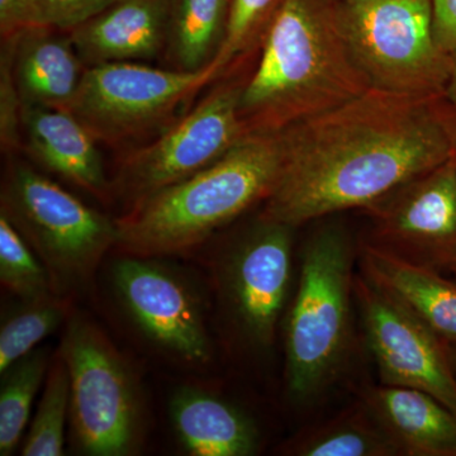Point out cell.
<instances>
[{"label": "cell", "mask_w": 456, "mask_h": 456, "mask_svg": "<svg viewBox=\"0 0 456 456\" xmlns=\"http://www.w3.org/2000/svg\"><path fill=\"white\" fill-rule=\"evenodd\" d=\"M278 136L281 169L261 217L297 228L365 208L448 161L456 110L446 95L369 88Z\"/></svg>", "instance_id": "1"}, {"label": "cell", "mask_w": 456, "mask_h": 456, "mask_svg": "<svg viewBox=\"0 0 456 456\" xmlns=\"http://www.w3.org/2000/svg\"><path fill=\"white\" fill-rule=\"evenodd\" d=\"M368 89L345 37L338 0H284L245 82L240 113L248 134H278Z\"/></svg>", "instance_id": "2"}, {"label": "cell", "mask_w": 456, "mask_h": 456, "mask_svg": "<svg viewBox=\"0 0 456 456\" xmlns=\"http://www.w3.org/2000/svg\"><path fill=\"white\" fill-rule=\"evenodd\" d=\"M278 134H250L206 169L132 204L116 220L117 246L156 257L202 244L272 193L281 169Z\"/></svg>", "instance_id": "3"}, {"label": "cell", "mask_w": 456, "mask_h": 456, "mask_svg": "<svg viewBox=\"0 0 456 456\" xmlns=\"http://www.w3.org/2000/svg\"><path fill=\"white\" fill-rule=\"evenodd\" d=\"M356 260L358 248L340 224L317 228L303 248L284 338L285 383L296 403L320 397L349 358Z\"/></svg>", "instance_id": "4"}, {"label": "cell", "mask_w": 456, "mask_h": 456, "mask_svg": "<svg viewBox=\"0 0 456 456\" xmlns=\"http://www.w3.org/2000/svg\"><path fill=\"white\" fill-rule=\"evenodd\" d=\"M0 213L42 261L57 296L86 288L104 255L117 246L116 221L26 165L9 170Z\"/></svg>", "instance_id": "5"}, {"label": "cell", "mask_w": 456, "mask_h": 456, "mask_svg": "<svg viewBox=\"0 0 456 456\" xmlns=\"http://www.w3.org/2000/svg\"><path fill=\"white\" fill-rule=\"evenodd\" d=\"M338 11L369 88L446 95L455 65L435 40L431 0H338Z\"/></svg>", "instance_id": "6"}, {"label": "cell", "mask_w": 456, "mask_h": 456, "mask_svg": "<svg viewBox=\"0 0 456 456\" xmlns=\"http://www.w3.org/2000/svg\"><path fill=\"white\" fill-rule=\"evenodd\" d=\"M61 354L70 377V413L80 450L126 456L139 448L141 402L127 362L97 325L71 314Z\"/></svg>", "instance_id": "7"}, {"label": "cell", "mask_w": 456, "mask_h": 456, "mask_svg": "<svg viewBox=\"0 0 456 456\" xmlns=\"http://www.w3.org/2000/svg\"><path fill=\"white\" fill-rule=\"evenodd\" d=\"M216 79L211 64L198 71L131 61L90 65L69 110L97 141L121 142L167 119L182 102Z\"/></svg>", "instance_id": "8"}, {"label": "cell", "mask_w": 456, "mask_h": 456, "mask_svg": "<svg viewBox=\"0 0 456 456\" xmlns=\"http://www.w3.org/2000/svg\"><path fill=\"white\" fill-rule=\"evenodd\" d=\"M244 86L221 84L154 142L126 156L114 188L132 206L220 160L250 134L240 113Z\"/></svg>", "instance_id": "9"}, {"label": "cell", "mask_w": 456, "mask_h": 456, "mask_svg": "<svg viewBox=\"0 0 456 456\" xmlns=\"http://www.w3.org/2000/svg\"><path fill=\"white\" fill-rule=\"evenodd\" d=\"M354 299L380 383L428 393L456 415V373L441 340L356 273Z\"/></svg>", "instance_id": "10"}, {"label": "cell", "mask_w": 456, "mask_h": 456, "mask_svg": "<svg viewBox=\"0 0 456 456\" xmlns=\"http://www.w3.org/2000/svg\"><path fill=\"white\" fill-rule=\"evenodd\" d=\"M362 211L369 220V236L362 241L444 272L456 250L454 155Z\"/></svg>", "instance_id": "11"}, {"label": "cell", "mask_w": 456, "mask_h": 456, "mask_svg": "<svg viewBox=\"0 0 456 456\" xmlns=\"http://www.w3.org/2000/svg\"><path fill=\"white\" fill-rule=\"evenodd\" d=\"M150 259L127 255L113 264L117 298L156 346L191 364H206L212 347L197 293L184 279Z\"/></svg>", "instance_id": "12"}, {"label": "cell", "mask_w": 456, "mask_h": 456, "mask_svg": "<svg viewBox=\"0 0 456 456\" xmlns=\"http://www.w3.org/2000/svg\"><path fill=\"white\" fill-rule=\"evenodd\" d=\"M260 217L227 257L224 294L246 338L259 346L273 344L292 281L293 231Z\"/></svg>", "instance_id": "13"}, {"label": "cell", "mask_w": 456, "mask_h": 456, "mask_svg": "<svg viewBox=\"0 0 456 456\" xmlns=\"http://www.w3.org/2000/svg\"><path fill=\"white\" fill-rule=\"evenodd\" d=\"M359 273L424 323L441 340L456 344V281L443 272L360 242Z\"/></svg>", "instance_id": "14"}, {"label": "cell", "mask_w": 456, "mask_h": 456, "mask_svg": "<svg viewBox=\"0 0 456 456\" xmlns=\"http://www.w3.org/2000/svg\"><path fill=\"white\" fill-rule=\"evenodd\" d=\"M174 0H119L70 31L86 66L150 60L169 40Z\"/></svg>", "instance_id": "15"}, {"label": "cell", "mask_w": 456, "mask_h": 456, "mask_svg": "<svg viewBox=\"0 0 456 456\" xmlns=\"http://www.w3.org/2000/svg\"><path fill=\"white\" fill-rule=\"evenodd\" d=\"M26 149L45 169L98 197L110 194L97 139L69 110L22 106Z\"/></svg>", "instance_id": "16"}, {"label": "cell", "mask_w": 456, "mask_h": 456, "mask_svg": "<svg viewBox=\"0 0 456 456\" xmlns=\"http://www.w3.org/2000/svg\"><path fill=\"white\" fill-rule=\"evenodd\" d=\"M50 27H29L8 38L12 68L22 106L70 110L86 65L70 33Z\"/></svg>", "instance_id": "17"}, {"label": "cell", "mask_w": 456, "mask_h": 456, "mask_svg": "<svg viewBox=\"0 0 456 456\" xmlns=\"http://www.w3.org/2000/svg\"><path fill=\"white\" fill-rule=\"evenodd\" d=\"M359 398L391 435L402 456H456V415L428 393L377 384Z\"/></svg>", "instance_id": "18"}, {"label": "cell", "mask_w": 456, "mask_h": 456, "mask_svg": "<svg viewBox=\"0 0 456 456\" xmlns=\"http://www.w3.org/2000/svg\"><path fill=\"white\" fill-rule=\"evenodd\" d=\"M171 424L194 456H248L259 446L253 419L224 399L202 389L183 387L170 399Z\"/></svg>", "instance_id": "19"}, {"label": "cell", "mask_w": 456, "mask_h": 456, "mask_svg": "<svg viewBox=\"0 0 456 456\" xmlns=\"http://www.w3.org/2000/svg\"><path fill=\"white\" fill-rule=\"evenodd\" d=\"M296 456H402L401 449L362 399L287 441Z\"/></svg>", "instance_id": "20"}, {"label": "cell", "mask_w": 456, "mask_h": 456, "mask_svg": "<svg viewBox=\"0 0 456 456\" xmlns=\"http://www.w3.org/2000/svg\"><path fill=\"white\" fill-rule=\"evenodd\" d=\"M230 9L231 0H174L167 47L178 70L211 64L224 44Z\"/></svg>", "instance_id": "21"}, {"label": "cell", "mask_w": 456, "mask_h": 456, "mask_svg": "<svg viewBox=\"0 0 456 456\" xmlns=\"http://www.w3.org/2000/svg\"><path fill=\"white\" fill-rule=\"evenodd\" d=\"M49 369V350L40 347L2 373L0 455H11L20 443L28 422L33 401Z\"/></svg>", "instance_id": "22"}, {"label": "cell", "mask_w": 456, "mask_h": 456, "mask_svg": "<svg viewBox=\"0 0 456 456\" xmlns=\"http://www.w3.org/2000/svg\"><path fill=\"white\" fill-rule=\"evenodd\" d=\"M70 316L68 297L51 294L37 301L23 302L20 310L3 321L0 329V374L28 355Z\"/></svg>", "instance_id": "23"}, {"label": "cell", "mask_w": 456, "mask_h": 456, "mask_svg": "<svg viewBox=\"0 0 456 456\" xmlns=\"http://www.w3.org/2000/svg\"><path fill=\"white\" fill-rule=\"evenodd\" d=\"M70 411V377L61 354L51 362L46 386L22 455L60 456L64 454L66 417Z\"/></svg>", "instance_id": "24"}, {"label": "cell", "mask_w": 456, "mask_h": 456, "mask_svg": "<svg viewBox=\"0 0 456 456\" xmlns=\"http://www.w3.org/2000/svg\"><path fill=\"white\" fill-rule=\"evenodd\" d=\"M0 281L22 302L55 294L49 273L26 240L0 213Z\"/></svg>", "instance_id": "25"}, {"label": "cell", "mask_w": 456, "mask_h": 456, "mask_svg": "<svg viewBox=\"0 0 456 456\" xmlns=\"http://www.w3.org/2000/svg\"><path fill=\"white\" fill-rule=\"evenodd\" d=\"M284 0H231L226 36L211 62L220 77L236 62L263 45L275 14Z\"/></svg>", "instance_id": "26"}, {"label": "cell", "mask_w": 456, "mask_h": 456, "mask_svg": "<svg viewBox=\"0 0 456 456\" xmlns=\"http://www.w3.org/2000/svg\"><path fill=\"white\" fill-rule=\"evenodd\" d=\"M119 0H33V26L70 32Z\"/></svg>", "instance_id": "27"}, {"label": "cell", "mask_w": 456, "mask_h": 456, "mask_svg": "<svg viewBox=\"0 0 456 456\" xmlns=\"http://www.w3.org/2000/svg\"><path fill=\"white\" fill-rule=\"evenodd\" d=\"M20 112L22 102L18 93L12 68V44L5 40L0 60V139L7 150L20 142Z\"/></svg>", "instance_id": "28"}, {"label": "cell", "mask_w": 456, "mask_h": 456, "mask_svg": "<svg viewBox=\"0 0 456 456\" xmlns=\"http://www.w3.org/2000/svg\"><path fill=\"white\" fill-rule=\"evenodd\" d=\"M431 13L437 46L456 66V0H431Z\"/></svg>", "instance_id": "29"}, {"label": "cell", "mask_w": 456, "mask_h": 456, "mask_svg": "<svg viewBox=\"0 0 456 456\" xmlns=\"http://www.w3.org/2000/svg\"><path fill=\"white\" fill-rule=\"evenodd\" d=\"M33 0H0V32L4 40L33 26Z\"/></svg>", "instance_id": "30"}, {"label": "cell", "mask_w": 456, "mask_h": 456, "mask_svg": "<svg viewBox=\"0 0 456 456\" xmlns=\"http://www.w3.org/2000/svg\"><path fill=\"white\" fill-rule=\"evenodd\" d=\"M446 97L449 98V101L452 102V106H454L456 110V66L454 73H452V80H450L448 90H446Z\"/></svg>", "instance_id": "31"}, {"label": "cell", "mask_w": 456, "mask_h": 456, "mask_svg": "<svg viewBox=\"0 0 456 456\" xmlns=\"http://www.w3.org/2000/svg\"><path fill=\"white\" fill-rule=\"evenodd\" d=\"M444 272H448L450 274L454 275L456 278V250L455 253L452 254V256L450 257V260L448 261V264H446Z\"/></svg>", "instance_id": "32"}, {"label": "cell", "mask_w": 456, "mask_h": 456, "mask_svg": "<svg viewBox=\"0 0 456 456\" xmlns=\"http://www.w3.org/2000/svg\"><path fill=\"white\" fill-rule=\"evenodd\" d=\"M448 353L456 373V344H448Z\"/></svg>", "instance_id": "33"}, {"label": "cell", "mask_w": 456, "mask_h": 456, "mask_svg": "<svg viewBox=\"0 0 456 456\" xmlns=\"http://www.w3.org/2000/svg\"><path fill=\"white\" fill-rule=\"evenodd\" d=\"M454 159H455V163H456V147H455V152H454Z\"/></svg>", "instance_id": "34"}]
</instances>
